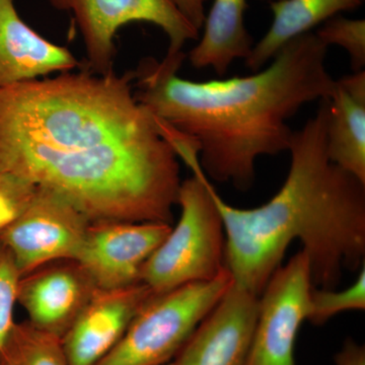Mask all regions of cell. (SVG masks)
Wrapping results in <instances>:
<instances>
[{
	"mask_svg": "<svg viewBox=\"0 0 365 365\" xmlns=\"http://www.w3.org/2000/svg\"><path fill=\"white\" fill-rule=\"evenodd\" d=\"M134 78L68 71L0 88V173L51 190L91 223L172 225L179 160Z\"/></svg>",
	"mask_w": 365,
	"mask_h": 365,
	"instance_id": "cell-1",
	"label": "cell"
},
{
	"mask_svg": "<svg viewBox=\"0 0 365 365\" xmlns=\"http://www.w3.org/2000/svg\"><path fill=\"white\" fill-rule=\"evenodd\" d=\"M328 48L314 32L287 43L248 76L193 81L178 76L186 55L143 59L134 71L136 100L158 120L196 144L205 176L247 191L263 155L288 151V120L304 105L329 98L336 79Z\"/></svg>",
	"mask_w": 365,
	"mask_h": 365,
	"instance_id": "cell-2",
	"label": "cell"
},
{
	"mask_svg": "<svg viewBox=\"0 0 365 365\" xmlns=\"http://www.w3.org/2000/svg\"><path fill=\"white\" fill-rule=\"evenodd\" d=\"M319 102L316 115L294 132L287 179L268 202L235 207L211 186L225 225V268L258 297L294 240L309 257L314 287L335 289L345 270L364 266L365 182L329 158L328 98Z\"/></svg>",
	"mask_w": 365,
	"mask_h": 365,
	"instance_id": "cell-3",
	"label": "cell"
},
{
	"mask_svg": "<svg viewBox=\"0 0 365 365\" xmlns=\"http://www.w3.org/2000/svg\"><path fill=\"white\" fill-rule=\"evenodd\" d=\"M190 169L193 175L182 181L178 195L179 220L141 270L140 281L153 294L215 279L225 270V225L212 184L200 163Z\"/></svg>",
	"mask_w": 365,
	"mask_h": 365,
	"instance_id": "cell-4",
	"label": "cell"
},
{
	"mask_svg": "<svg viewBox=\"0 0 365 365\" xmlns=\"http://www.w3.org/2000/svg\"><path fill=\"white\" fill-rule=\"evenodd\" d=\"M232 283L225 268L215 279L151 295L116 347L97 365H163L173 361Z\"/></svg>",
	"mask_w": 365,
	"mask_h": 365,
	"instance_id": "cell-5",
	"label": "cell"
},
{
	"mask_svg": "<svg viewBox=\"0 0 365 365\" xmlns=\"http://www.w3.org/2000/svg\"><path fill=\"white\" fill-rule=\"evenodd\" d=\"M76 19L85 43L88 71L98 74L113 71L116 55L115 36L122 26L144 21L162 29L169 39L167 55L182 52L197 31L178 9L175 0H46Z\"/></svg>",
	"mask_w": 365,
	"mask_h": 365,
	"instance_id": "cell-6",
	"label": "cell"
},
{
	"mask_svg": "<svg viewBox=\"0 0 365 365\" xmlns=\"http://www.w3.org/2000/svg\"><path fill=\"white\" fill-rule=\"evenodd\" d=\"M91 225L63 197L37 187L23 212L0 232V242L24 277L55 262L76 261Z\"/></svg>",
	"mask_w": 365,
	"mask_h": 365,
	"instance_id": "cell-7",
	"label": "cell"
},
{
	"mask_svg": "<svg viewBox=\"0 0 365 365\" xmlns=\"http://www.w3.org/2000/svg\"><path fill=\"white\" fill-rule=\"evenodd\" d=\"M313 287L309 257L302 250L274 271L259 297L247 365H295V343L309 316Z\"/></svg>",
	"mask_w": 365,
	"mask_h": 365,
	"instance_id": "cell-8",
	"label": "cell"
},
{
	"mask_svg": "<svg viewBox=\"0 0 365 365\" xmlns=\"http://www.w3.org/2000/svg\"><path fill=\"white\" fill-rule=\"evenodd\" d=\"M165 222L91 223L76 262L98 289L141 282L144 264L169 234Z\"/></svg>",
	"mask_w": 365,
	"mask_h": 365,
	"instance_id": "cell-9",
	"label": "cell"
},
{
	"mask_svg": "<svg viewBox=\"0 0 365 365\" xmlns=\"http://www.w3.org/2000/svg\"><path fill=\"white\" fill-rule=\"evenodd\" d=\"M258 309V295L232 281L178 353L175 364L247 365Z\"/></svg>",
	"mask_w": 365,
	"mask_h": 365,
	"instance_id": "cell-10",
	"label": "cell"
},
{
	"mask_svg": "<svg viewBox=\"0 0 365 365\" xmlns=\"http://www.w3.org/2000/svg\"><path fill=\"white\" fill-rule=\"evenodd\" d=\"M153 292L143 282L96 289L62 339L69 365H97L116 347Z\"/></svg>",
	"mask_w": 365,
	"mask_h": 365,
	"instance_id": "cell-11",
	"label": "cell"
},
{
	"mask_svg": "<svg viewBox=\"0 0 365 365\" xmlns=\"http://www.w3.org/2000/svg\"><path fill=\"white\" fill-rule=\"evenodd\" d=\"M96 289L76 261L55 262L21 278L18 302L29 323L62 338Z\"/></svg>",
	"mask_w": 365,
	"mask_h": 365,
	"instance_id": "cell-12",
	"label": "cell"
},
{
	"mask_svg": "<svg viewBox=\"0 0 365 365\" xmlns=\"http://www.w3.org/2000/svg\"><path fill=\"white\" fill-rule=\"evenodd\" d=\"M78 66L68 49L53 44L21 20L14 0H0V88Z\"/></svg>",
	"mask_w": 365,
	"mask_h": 365,
	"instance_id": "cell-13",
	"label": "cell"
},
{
	"mask_svg": "<svg viewBox=\"0 0 365 365\" xmlns=\"http://www.w3.org/2000/svg\"><path fill=\"white\" fill-rule=\"evenodd\" d=\"M328 104V157L365 182V71L336 79Z\"/></svg>",
	"mask_w": 365,
	"mask_h": 365,
	"instance_id": "cell-14",
	"label": "cell"
},
{
	"mask_svg": "<svg viewBox=\"0 0 365 365\" xmlns=\"http://www.w3.org/2000/svg\"><path fill=\"white\" fill-rule=\"evenodd\" d=\"M247 9V0L213 1L204 21L202 36L188 54L192 66L210 67L223 76L235 60L248 58L254 41L245 26Z\"/></svg>",
	"mask_w": 365,
	"mask_h": 365,
	"instance_id": "cell-15",
	"label": "cell"
},
{
	"mask_svg": "<svg viewBox=\"0 0 365 365\" xmlns=\"http://www.w3.org/2000/svg\"><path fill=\"white\" fill-rule=\"evenodd\" d=\"M364 0H275L270 2L273 21L267 33L252 48L245 60L247 68L256 72L267 66L287 43L313 32L329 19L355 11Z\"/></svg>",
	"mask_w": 365,
	"mask_h": 365,
	"instance_id": "cell-16",
	"label": "cell"
},
{
	"mask_svg": "<svg viewBox=\"0 0 365 365\" xmlns=\"http://www.w3.org/2000/svg\"><path fill=\"white\" fill-rule=\"evenodd\" d=\"M0 362L4 365H69L61 338L29 322L14 324L0 349Z\"/></svg>",
	"mask_w": 365,
	"mask_h": 365,
	"instance_id": "cell-17",
	"label": "cell"
},
{
	"mask_svg": "<svg viewBox=\"0 0 365 365\" xmlns=\"http://www.w3.org/2000/svg\"><path fill=\"white\" fill-rule=\"evenodd\" d=\"M365 267L359 270L356 280L343 290L312 288L309 312L307 321L322 326L329 319L349 311H364Z\"/></svg>",
	"mask_w": 365,
	"mask_h": 365,
	"instance_id": "cell-18",
	"label": "cell"
},
{
	"mask_svg": "<svg viewBox=\"0 0 365 365\" xmlns=\"http://www.w3.org/2000/svg\"><path fill=\"white\" fill-rule=\"evenodd\" d=\"M317 37L329 46L343 48L350 57L353 72L364 71L365 21L338 14L317 28Z\"/></svg>",
	"mask_w": 365,
	"mask_h": 365,
	"instance_id": "cell-19",
	"label": "cell"
},
{
	"mask_svg": "<svg viewBox=\"0 0 365 365\" xmlns=\"http://www.w3.org/2000/svg\"><path fill=\"white\" fill-rule=\"evenodd\" d=\"M21 278L13 255L0 242V349L16 324L14 311Z\"/></svg>",
	"mask_w": 365,
	"mask_h": 365,
	"instance_id": "cell-20",
	"label": "cell"
},
{
	"mask_svg": "<svg viewBox=\"0 0 365 365\" xmlns=\"http://www.w3.org/2000/svg\"><path fill=\"white\" fill-rule=\"evenodd\" d=\"M37 186L7 173H0V232L23 212Z\"/></svg>",
	"mask_w": 365,
	"mask_h": 365,
	"instance_id": "cell-21",
	"label": "cell"
},
{
	"mask_svg": "<svg viewBox=\"0 0 365 365\" xmlns=\"http://www.w3.org/2000/svg\"><path fill=\"white\" fill-rule=\"evenodd\" d=\"M336 365H365V347L352 338H347L334 357Z\"/></svg>",
	"mask_w": 365,
	"mask_h": 365,
	"instance_id": "cell-22",
	"label": "cell"
},
{
	"mask_svg": "<svg viewBox=\"0 0 365 365\" xmlns=\"http://www.w3.org/2000/svg\"><path fill=\"white\" fill-rule=\"evenodd\" d=\"M206 0H175L182 16L197 31L202 30L205 21Z\"/></svg>",
	"mask_w": 365,
	"mask_h": 365,
	"instance_id": "cell-23",
	"label": "cell"
},
{
	"mask_svg": "<svg viewBox=\"0 0 365 365\" xmlns=\"http://www.w3.org/2000/svg\"><path fill=\"white\" fill-rule=\"evenodd\" d=\"M260 1L269 2L270 4V2L275 1V0H260Z\"/></svg>",
	"mask_w": 365,
	"mask_h": 365,
	"instance_id": "cell-24",
	"label": "cell"
},
{
	"mask_svg": "<svg viewBox=\"0 0 365 365\" xmlns=\"http://www.w3.org/2000/svg\"><path fill=\"white\" fill-rule=\"evenodd\" d=\"M163 365H176V364H175L174 360H173V361L169 362V364H163Z\"/></svg>",
	"mask_w": 365,
	"mask_h": 365,
	"instance_id": "cell-25",
	"label": "cell"
},
{
	"mask_svg": "<svg viewBox=\"0 0 365 365\" xmlns=\"http://www.w3.org/2000/svg\"><path fill=\"white\" fill-rule=\"evenodd\" d=\"M0 365H4V364H2L1 362H0Z\"/></svg>",
	"mask_w": 365,
	"mask_h": 365,
	"instance_id": "cell-26",
	"label": "cell"
}]
</instances>
